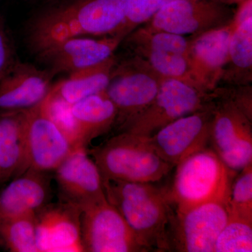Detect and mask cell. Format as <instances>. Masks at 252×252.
<instances>
[{"mask_svg": "<svg viewBox=\"0 0 252 252\" xmlns=\"http://www.w3.org/2000/svg\"><path fill=\"white\" fill-rule=\"evenodd\" d=\"M18 61L12 41L0 23V79L9 74Z\"/></svg>", "mask_w": 252, "mask_h": 252, "instance_id": "28", "label": "cell"}, {"mask_svg": "<svg viewBox=\"0 0 252 252\" xmlns=\"http://www.w3.org/2000/svg\"><path fill=\"white\" fill-rule=\"evenodd\" d=\"M48 172L28 169L0 192V219L39 211L51 198Z\"/></svg>", "mask_w": 252, "mask_h": 252, "instance_id": "20", "label": "cell"}, {"mask_svg": "<svg viewBox=\"0 0 252 252\" xmlns=\"http://www.w3.org/2000/svg\"><path fill=\"white\" fill-rule=\"evenodd\" d=\"M161 78L132 56L119 61L104 93L117 110L114 127L125 130L153 102Z\"/></svg>", "mask_w": 252, "mask_h": 252, "instance_id": "5", "label": "cell"}, {"mask_svg": "<svg viewBox=\"0 0 252 252\" xmlns=\"http://www.w3.org/2000/svg\"><path fill=\"white\" fill-rule=\"evenodd\" d=\"M124 37L77 36L51 44L35 53L36 59L53 75L72 74L103 63L115 55Z\"/></svg>", "mask_w": 252, "mask_h": 252, "instance_id": "14", "label": "cell"}, {"mask_svg": "<svg viewBox=\"0 0 252 252\" xmlns=\"http://www.w3.org/2000/svg\"><path fill=\"white\" fill-rule=\"evenodd\" d=\"M23 111L0 113V184L27 170Z\"/></svg>", "mask_w": 252, "mask_h": 252, "instance_id": "23", "label": "cell"}, {"mask_svg": "<svg viewBox=\"0 0 252 252\" xmlns=\"http://www.w3.org/2000/svg\"><path fill=\"white\" fill-rule=\"evenodd\" d=\"M228 45V61L220 84L251 85L252 81V0H243L235 10Z\"/></svg>", "mask_w": 252, "mask_h": 252, "instance_id": "19", "label": "cell"}, {"mask_svg": "<svg viewBox=\"0 0 252 252\" xmlns=\"http://www.w3.org/2000/svg\"><path fill=\"white\" fill-rule=\"evenodd\" d=\"M46 1H59V0H46ZM62 1H64V0H62Z\"/></svg>", "mask_w": 252, "mask_h": 252, "instance_id": "30", "label": "cell"}, {"mask_svg": "<svg viewBox=\"0 0 252 252\" xmlns=\"http://www.w3.org/2000/svg\"><path fill=\"white\" fill-rule=\"evenodd\" d=\"M102 178L154 184L173 167L159 157L149 137L120 132L91 151Z\"/></svg>", "mask_w": 252, "mask_h": 252, "instance_id": "4", "label": "cell"}, {"mask_svg": "<svg viewBox=\"0 0 252 252\" xmlns=\"http://www.w3.org/2000/svg\"><path fill=\"white\" fill-rule=\"evenodd\" d=\"M176 167L172 187L167 190L174 211H188L211 202L228 203L237 172L228 168L213 149H202Z\"/></svg>", "mask_w": 252, "mask_h": 252, "instance_id": "3", "label": "cell"}, {"mask_svg": "<svg viewBox=\"0 0 252 252\" xmlns=\"http://www.w3.org/2000/svg\"><path fill=\"white\" fill-rule=\"evenodd\" d=\"M252 220L228 212V218L215 243L214 252H252Z\"/></svg>", "mask_w": 252, "mask_h": 252, "instance_id": "25", "label": "cell"}, {"mask_svg": "<svg viewBox=\"0 0 252 252\" xmlns=\"http://www.w3.org/2000/svg\"><path fill=\"white\" fill-rule=\"evenodd\" d=\"M235 9L217 0H177L159 10L144 26L181 36L195 35L231 22Z\"/></svg>", "mask_w": 252, "mask_h": 252, "instance_id": "10", "label": "cell"}, {"mask_svg": "<svg viewBox=\"0 0 252 252\" xmlns=\"http://www.w3.org/2000/svg\"><path fill=\"white\" fill-rule=\"evenodd\" d=\"M207 94L187 81L162 79L153 102L125 130L151 137L167 124L208 105L213 100Z\"/></svg>", "mask_w": 252, "mask_h": 252, "instance_id": "7", "label": "cell"}, {"mask_svg": "<svg viewBox=\"0 0 252 252\" xmlns=\"http://www.w3.org/2000/svg\"><path fill=\"white\" fill-rule=\"evenodd\" d=\"M228 206L230 213L252 220V163L235 177Z\"/></svg>", "mask_w": 252, "mask_h": 252, "instance_id": "26", "label": "cell"}, {"mask_svg": "<svg viewBox=\"0 0 252 252\" xmlns=\"http://www.w3.org/2000/svg\"><path fill=\"white\" fill-rule=\"evenodd\" d=\"M36 217L38 252H83L81 210L79 207L60 200L48 203Z\"/></svg>", "mask_w": 252, "mask_h": 252, "instance_id": "16", "label": "cell"}, {"mask_svg": "<svg viewBox=\"0 0 252 252\" xmlns=\"http://www.w3.org/2000/svg\"><path fill=\"white\" fill-rule=\"evenodd\" d=\"M128 0H64L32 18L27 41L35 53L77 36L117 35L127 14Z\"/></svg>", "mask_w": 252, "mask_h": 252, "instance_id": "1", "label": "cell"}, {"mask_svg": "<svg viewBox=\"0 0 252 252\" xmlns=\"http://www.w3.org/2000/svg\"><path fill=\"white\" fill-rule=\"evenodd\" d=\"M69 112L79 147L86 149L91 141L114 127L117 116L115 105L104 91L72 104Z\"/></svg>", "mask_w": 252, "mask_h": 252, "instance_id": "21", "label": "cell"}, {"mask_svg": "<svg viewBox=\"0 0 252 252\" xmlns=\"http://www.w3.org/2000/svg\"><path fill=\"white\" fill-rule=\"evenodd\" d=\"M213 97L210 142L228 168L240 172L252 163V119L233 101L214 94Z\"/></svg>", "mask_w": 252, "mask_h": 252, "instance_id": "8", "label": "cell"}, {"mask_svg": "<svg viewBox=\"0 0 252 252\" xmlns=\"http://www.w3.org/2000/svg\"><path fill=\"white\" fill-rule=\"evenodd\" d=\"M122 44L130 56L161 79H180L193 85L189 74V37L140 26L129 33Z\"/></svg>", "mask_w": 252, "mask_h": 252, "instance_id": "6", "label": "cell"}, {"mask_svg": "<svg viewBox=\"0 0 252 252\" xmlns=\"http://www.w3.org/2000/svg\"><path fill=\"white\" fill-rule=\"evenodd\" d=\"M81 210L84 252H149L107 198L89 204Z\"/></svg>", "mask_w": 252, "mask_h": 252, "instance_id": "9", "label": "cell"}, {"mask_svg": "<svg viewBox=\"0 0 252 252\" xmlns=\"http://www.w3.org/2000/svg\"><path fill=\"white\" fill-rule=\"evenodd\" d=\"M228 203L211 202L184 212H173L168 231L170 250L214 252L228 218Z\"/></svg>", "mask_w": 252, "mask_h": 252, "instance_id": "11", "label": "cell"}, {"mask_svg": "<svg viewBox=\"0 0 252 252\" xmlns=\"http://www.w3.org/2000/svg\"><path fill=\"white\" fill-rule=\"evenodd\" d=\"M233 28L232 20L223 27L189 37V74L199 90L210 94L218 87L228 61Z\"/></svg>", "mask_w": 252, "mask_h": 252, "instance_id": "15", "label": "cell"}, {"mask_svg": "<svg viewBox=\"0 0 252 252\" xmlns=\"http://www.w3.org/2000/svg\"><path fill=\"white\" fill-rule=\"evenodd\" d=\"M36 212L0 219V245L9 252H38Z\"/></svg>", "mask_w": 252, "mask_h": 252, "instance_id": "24", "label": "cell"}, {"mask_svg": "<svg viewBox=\"0 0 252 252\" xmlns=\"http://www.w3.org/2000/svg\"><path fill=\"white\" fill-rule=\"evenodd\" d=\"M217 1H220V2L224 3L225 4L232 5L239 4L241 3L243 0H217Z\"/></svg>", "mask_w": 252, "mask_h": 252, "instance_id": "29", "label": "cell"}, {"mask_svg": "<svg viewBox=\"0 0 252 252\" xmlns=\"http://www.w3.org/2000/svg\"><path fill=\"white\" fill-rule=\"evenodd\" d=\"M117 60L114 55L103 63L69 74L65 79L53 84L48 97L72 105L86 97L104 92Z\"/></svg>", "mask_w": 252, "mask_h": 252, "instance_id": "22", "label": "cell"}, {"mask_svg": "<svg viewBox=\"0 0 252 252\" xmlns=\"http://www.w3.org/2000/svg\"><path fill=\"white\" fill-rule=\"evenodd\" d=\"M107 201L120 213L149 251L170 250L168 231L173 209L167 190L153 184L102 178Z\"/></svg>", "mask_w": 252, "mask_h": 252, "instance_id": "2", "label": "cell"}, {"mask_svg": "<svg viewBox=\"0 0 252 252\" xmlns=\"http://www.w3.org/2000/svg\"><path fill=\"white\" fill-rule=\"evenodd\" d=\"M54 76L46 69L18 61L0 79V113L26 110L44 100Z\"/></svg>", "mask_w": 252, "mask_h": 252, "instance_id": "18", "label": "cell"}, {"mask_svg": "<svg viewBox=\"0 0 252 252\" xmlns=\"http://www.w3.org/2000/svg\"><path fill=\"white\" fill-rule=\"evenodd\" d=\"M177 0H128L127 14L117 35L125 38L129 33L149 21L165 5Z\"/></svg>", "mask_w": 252, "mask_h": 252, "instance_id": "27", "label": "cell"}, {"mask_svg": "<svg viewBox=\"0 0 252 252\" xmlns=\"http://www.w3.org/2000/svg\"><path fill=\"white\" fill-rule=\"evenodd\" d=\"M55 172L60 198L82 209L106 198L102 176L86 148H77L69 154Z\"/></svg>", "mask_w": 252, "mask_h": 252, "instance_id": "17", "label": "cell"}, {"mask_svg": "<svg viewBox=\"0 0 252 252\" xmlns=\"http://www.w3.org/2000/svg\"><path fill=\"white\" fill-rule=\"evenodd\" d=\"M213 100L204 108L174 121L149 137L159 157L173 167L206 148L210 142Z\"/></svg>", "mask_w": 252, "mask_h": 252, "instance_id": "13", "label": "cell"}, {"mask_svg": "<svg viewBox=\"0 0 252 252\" xmlns=\"http://www.w3.org/2000/svg\"><path fill=\"white\" fill-rule=\"evenodd\" d=\"M27 170L54 171L75 149L50 117L44 102L23 111Z\"/></svg>", "mask_w": 252, "mask_h": 252, "instance_id": "12", "label": "cell"}]
</instances>
